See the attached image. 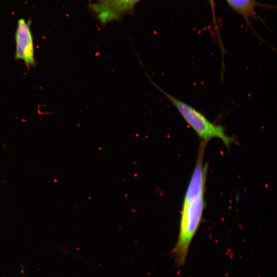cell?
<instances>
[{"label": "cell", "mask_w": 277, "mask_h": 277, "mask_svg": "<svg viewBox=\"0 0 277 277\" xmlns=\"http://www.w3.org/2000/svg\"><path fill=\"white\" fill-rule=\"evenodd\" d=\"M228 4L244 19L249 23L255 16V7L257 3L254 0H226Z\"/></svg>", "instance_id": "cell-5"}, {"label": "cell", "mask_w": 277, "mask_h": 277, "mask_svg": "<svg viewBox=\"0 0 277 277\" xmlns=\"http://www.w3.org/2000/svg\"><path fill=\"white\" fill-rule=\"evenodd\" d=\"M141 0H95L89 8L102 24L116 21L133 10Z\"/></svg>", "instance_id": "cell-3"}, {"label": "cell", "mask_w": 277, "mask_h": 277, "mask_svg": "<svg viewBox=\"0 0 277 277\" xmlns=\"http://www.w3.org/2000/svg\"><path fill=\"white\" fill-rule=\"evenodd\" d=\"M15 41V58L23 61L28 69L34 67L36 61L30 21L27 22L24 18L18 20Z\"/></svg>", "instance_id": "cell-4"}, {"label": "cell", "mask_w": 277, "mask_h": 277, "mask_svg": "<svg viewBox=\"0 0 277 277\" xmlns=\"http://www.w3.org/2000/svg\"><path fill=\"white\" fill-rule=\"evenodd\" d=\"M205 193L186 190L177 241L170 253L178 266L185 265L190 244L202 221L206 207Z\"/></svg>", "instance_id": "cell-1"}, {"label": "cell", "mask_w": 277, "mask_h": 277, "mask_svg": "<svg viewBox=\"0 0 277 277\" xmlns=\"http://www.w3.org/2000/svg\"><path fill=\"white\" fill-rule=\"evenodd\" d=\"M209 2L210 3V4L211 5V9H212V13H213V17L214 18V20L215 19L216 21V19H215V12H214V0H209Z\"/></svg>", "instance_id": "cell-6"}, {"label": "cell", "mask_w": 277, "mask_h": 277, "mask_svg": "<svg viewBox=\"0 0 277 277\" xmlns=\"http://www.w3.org/2000/svg\"><path fill=\"white\" fill-rule=\"evenodd\" d=\"M144 74L151 84L176 108L185 122L196 133L200 142L207 144L212 138H217L228 149L232 144H238L234 136H229L226 133L223 126L211 122L196 109L166 92L151 79L146 71H145Z\"/></svg>", "instance_id": "cell-2"}]
</instances>
